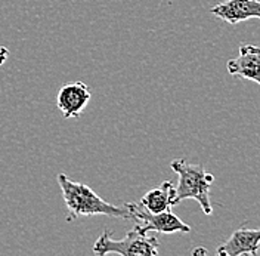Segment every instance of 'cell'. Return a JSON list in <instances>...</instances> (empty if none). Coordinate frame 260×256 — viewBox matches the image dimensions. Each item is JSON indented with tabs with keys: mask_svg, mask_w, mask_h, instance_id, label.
Segmentation results:
<instances>
[{
	"mask_svg": "<svg viewBox=\"0 0 260 256\" xmlns=\"http://www.w3.org/2000/svg\"><path fill=\"white\" fill-rule=\"evenodd\" d=\"M210 12L229 24H238L251 18L260 19V0H225L214 5Z\"/></svg>",
	"mask_w": 260,
	"mask_h": 256,
	"instance_id": "cell-8",
	"label": "cell"
},
{
	"mask_svg": "<svg viewBox=\"0 0 260 256\" xmlns=\"http://www.w3.org/2000/svg\"><path fill=\"white\" fill-rule=\"evenodd\" d=\"M8 56H9V49L0 46V65H3L5 63H6Z\"/></svg>",
	"mask_w": 260,
	"mask_h": 256,
	"instance_id": "cell-10",
	"label": "cell"
},
{
	"mask_svg": "<svg viewBox=\"0 0 260 256\" xmlns=\"http://www.w3.org/2000/svg\"><path fill=\"white\" fill-rule=\"evenodd\" d=\"M192 253H194V255H197V253H207V250H206V249H195Z\"/></svg>",
	"mask_w": 260,
	"mask_h": 256,
	"instance_id": "cell-11",
	"label": "cell"
},
{
	"mask_svg": "<svg viewBox=\"0 0 260 256\" xmlns=\"http://www.w3.org/2000/svg\"><path fill=\"white\" fill-rule=\"evenodd\" d=\"M124 206L129 209L132 215V221L141 228L144 233L157 231L161 234H175V233H189L191 226L180 221L175 213L170 210L161 213H151L139 203H124Z\"/></svg>",
	"mask_w": 260,
	"mask_h": 256,
	"instance_id": "cell-4",
	"label": "cell"
},
{
	"mask_svg": "<svg viewBox=\"0 0 260 256\" xmlns=\"http://www.w3.org/2000/svg\"><path fill=\"white\" fill-rule=\"evenodd\" d=\"M92 250L98 256L110 253L121 256H155L158 255V240L141 231L138 225L121 240H113L110 231L105 230L95 241Z\"/></svg>",
	"mask_w": 260,
	"mask_h": 256,
	"instance_id": "cell-3",
	"label": "cell"
},
{
	"mask_svg": "<svg viewBox=\"0 0 260 256\" xmlns=\"http://www.w3.org/2000/svg\"><path fill=\"white\" fill-rule=\"evenodd\" d=\"M228 73L234 77L256 81L260 84V46L251 43H241L237 58L229 60Z\"/></svg>",
	"mask_w": 260,
	"mask_h": 256,
	"instance_id": "cell-6",
	"label": "cell"
},
{
	"mask_svg": "<svg viewBox=\"0 0 260 256\" xmlns=\"http://www.w3.org/2000/svg\"><path fill=\"white\" fill-rule=\"evenodd\" d=\"M172 169L178 174L179 181L176 190V206L182 200H195L206 215L213 213L210 202V188L214 176L209 174L201 164H191L183 159L172 161Z\"/></svg>",
	"mask_w": 260,
	"mask_h": 256,
	"instance_id": "cell-2",
	"label": "cell"
},
{
	"mask_svg": "<svg viewBox=\"0 0 260 256\" xmlns=\"http://www.w3.org/2000/svg\"><path fill=\"white\" fill-rule=\"evenodd\" d=\"M260 246V228H245L241 226L232 236L217 247V255L240 256L257 255Z\"/></svg>",
	"mask_w": 260,
	"mask_h": 256,
	"instance_id": "cell-7",
	"label": "cell"
},
{
	"mask_svg": "<svg viewBox=\"0 0 260 256\" xmlns=\"http://www.w3.org/2000/svg\"><path fill=\"white\" fill-rule=\"evenodd\" d=\"M58 184L61 187L62 197H64L65 206L68 210L67 222H73L77 218L83 216H93V215H105L113 218L121 219H132L129 209L126 206L118 208L111 203L105 202L102 197H99L90 187L81 182H74L65 174L58 175Z\"/></svg>",
	"mask_w": 260,
	"mask_h": 256,
	"instance_id": "cell-1",
	"label": "cell"
},
{
	"mask_svg": "<svg viewBox=\"0 0 260 256\" xmlns=\"http://www.w3.org/2000/svg\"><path fill=\"white\" fill-rule=\"evenodd\" d=\"M92 98V91L83 81H73L62 86L56 96V107L65 119L79 117L87 107Z\"/></svg>",
	"mask_w": 260,
	"mask_h": 256,
	"instance_id": "cell-5",
	"label": "cell"
},
{
	"mask_svg": "<svg viewBox=\"0 0 260 256\" xmlns=\"http://www.w3.org/2000/svg\"><path fill=\"white\" fill-rule=\"evenodd\" d=\"M151 213L167 212L176 206V190L170 181H164L158 188L148 191L139 202Z\"/></svg>",
	"mask_w": 260,
	"mask_h": 256,
	"instance_id": "cell-9",
	"label": "cell"
}]
</instances>
